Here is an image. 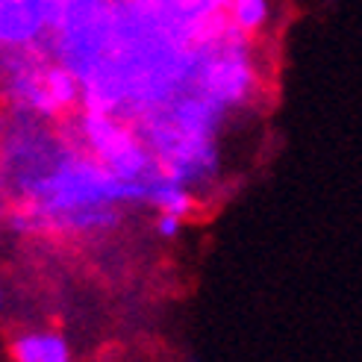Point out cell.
Listing matches in <instances>:
<instances>
[{
	"mask_svg": "<svg viewBox=\"0 0 362 362\" xmlns=\"http://www.w3.org/2000/svg\"><path fill=\"white\" fill-rule=\"evenodd\" d=\"M268 18V6L265 4H236L230 9V27L236 35H257Z\"/></svg>",
	"mask_w": 362,
	"mask_h": 362,
	"instance_id": "cell-3",
	"label": "cell"
},
{
	"mask_svg": "<svg viewBox=\"0 0 362 362\" xmlns=\"http://www.w3.org/2000/svg\"><path fill=\"white\" fill-rule=\"evenodd\" d=\"M42 12L39 6H18L6 4L0 6V45L4 47H21L33 42L42 30Z\"/></svg>",
	"mask_w": 362,
	"mask_h": 362,
	"instance_id": "cell-2",
	"label": "cell"
},
{
	"mask_svg": "<svg viewBox=\"0 0 362 362\" xmlns=\"http://www.w3.org/2000/svg\"><path fill=\"white\" fill-rule=\"evenodd\" d=\"M12 362H71L68 341L53 330H30L12 339Z\"/></svg>",
	"mask_w": 362,
	"mask_h": 362,
	"instance_id": "cell-1",
	"label": "cell"
}]
</instances>
